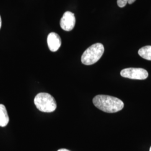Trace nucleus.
<instances>
[{"instance_id": "obj_6", "label": "nucleus", "mask_w": 151, "mask_h": 151, "mask_svg": "<svg viewBox=\"0 0 151 151\" xmlns=\"http://www.w3.org/2000/svg\"><path fill=\"white\" fill-rule=\"evenodd\" d=\"M49 48L52 52L57 51L61 45L62 41L58 34L55 32H50L47 38Z\"/></svg>"}, {"instance_id": "obj_4", "label": "nucleus", "mask_w": 151, "mask_h": 151, "mask_svg": "<svg viewBox=\"0 0 151 151\" xmlns=\"http://www.w3.org/2000/svg\"><path fill=\"white\" fill-rule=\"evenodd\" d=\"M120 75L125 78H128L132 80H143L148 77V73L143 68H128L122 70Z\"/></svg>"}, {"instance_id": "obj_9", "label": "nucleus", "mask_w": 151, "mask_h": 151, "mask_svg": "<svg viewBox=\"0 0 151 151\" xmlns=\"http://www.w3.org/2000/svg\"><path fill=\"white\" fill-rule=\"evenodd\" d=\"M136 0H117V4L119 7H124L127 4L130 5L133 4Z\"/></svg>"}, {"instance_id": "obj_8", "label": "nucleus", "mask_w": 151, "mask_h": 151, "mask_svg": "<svg viewBox=\"0 0 151 151\" xmlns=\"http://www.w3.org/2000/svg\"><path fill=\"white\" fill-rule=\"evenodd\" d=\"M138 54L145 60H151V46L147 45L139 49Z\"/></svg>"}, {"instance_id": "obj_3", "label": "nucleus", "mask_w": 151, "mask_h": 151, "mask_svg": "<svg viewBox=\"0 0 151 151\" xmlns=\"http://www.w3.org/2000/svg\"><path fill=\"white\" fill-rule=\"evenodd\" d=\"M34 104L39 110L44 113H51L57 108V103L51 95L39 93L34 99Z\"/></svg>"}, {"instance_id": "obj_2", "label": "nucleus", "mask_w": 151, "mask_h": 151, "mask_svg": "<svg viewBox=\"0 0 151 151\" xmlns=\"http://www.w3.org/2000/svg\"><path fill=\"white\" fill-rule=\"evenodd\" d=\"M104 52V47L102 44H94L83 52L81 57V62L83 65H93L101 58Z\"/></svg>"}, {"instance_id": "obj_1", "label": "nucleus", "mask_w": 151, "mask_h": 151, "mask_svg": "<svg viewBox=\"0 0 151 151\" xmlns=\"http://www.w3.org/2000/svg\"><path fill=\"white\" fill-rule=\"evenodd\" d=\"M92 101L96 108L108 113L118 112L124 108V103L121 100L109 95H98Z\"/></svg>"}, {"instance_id": "obj_12", "label": "nucleus", "mask_w": 151, "mask_h": 151, "mask_svg": "<svg viewBox=\"0 0 151 151\" xmlns=\"http://www.w3.org/2000/svg\"><path fill=\"white\" fill-rule=\"evenodd\" d=\"M150 151H151V147H150Z\"/></svg>"}, {"instance_id": "obj_10", "label": "nucleus", "mask_w": 151, "mask_h": 151, "mask_svg": "<svg viewBox=\"0 0 151 151\" xmlns=\"http://www.w3.org/2000/svg\"><path fill=\"white\" fill-rule=\"evenodd\" d=\"M58 151H70L67 149H65V148H62V149H60Z\"/></svg>"}, {"instance_id": "obj_5", "label": "nucleus", "mask_w": 151, "mask_h": 151, "mask_svg": "<svg viewBox=\"0 0 151 151\" xmlns=\"http://www.w3.org/2000/svg\"><path fill=\"white\" fill-rule=\"evenodd\" d=\"M76 24L75 14L70 11L65 12L60 21V26L65 31L70 32L73 30Z\"/></svg>"}, {"instance_id": "obj_11", "label": "nucleus", "mask_w": 151, "mask_h": 151, "mask_svg": "<svg viewBox=\"0 0 151 151\" xmlns=\"http://www.w3.org/2000/svg\"><path fill=\"white\" fill-rule=\"evenodd\" d=\"M1 27V16H0V29Z\"/></svg>"}, {"instance_id": "obj_7", "label": "nucleus", "mask_w": 151, "mask_h": 151, "mask_svg": "<svg viewBox=\"0 0 151 151\" xmlns=\"http://www.w3.org/2000/svg\"><path fill=\"white\" fill-rule=\"evenodd\" d=\"M9 122V117L6 107L2 104H0V127H4Z\"/></svg>"}]
</instances>
